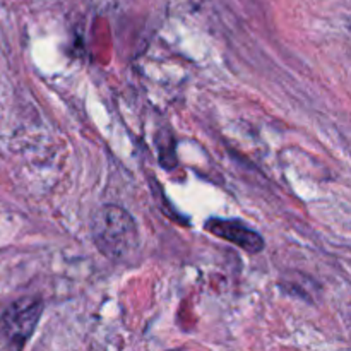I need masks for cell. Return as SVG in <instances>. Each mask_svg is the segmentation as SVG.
<instances>
[{
  "label": "cell",
  "instance_id": "cell-1",
  "mask_svg": "<svg viewBox=\"0 0 351 351\" xmlns=\"http://www.w3.org/2000/svg\"><path fill=\"white\" fill-rule=\"evenodd\" d=\"M91 237L96 249L113 261L130 256L139 242L134 218L115 204H106L95 213L91 219Z\"/></svg>",
  "mask_w": 351,
  "mask_h": 351
},
{
  "label": "cell",
  "instance_id": "cell-2",
  "mask_svg": "<svg viewBox=\"0 0 351 351\" xmlns=\"http://www.w3.org/2000/svg\"><path fill=\"white\" fill-rule=\"evenodd\" d=\"M43 314V302L38 297H23L14 302L0 319V335L12 348H23L33 336Z\"/></svg>",
  "mask_w": 351,
  "mask_h": 351
},
{
  "label": "cell",
  "instance_id": "cell-3",
  "mask_svg": "<svg viewBox=\"0 0 351 351\" xmlns=\"http://www.w3.org/2000/svg\"><path fill=\"white\" fill-rule=\"evenodd\" d=\"M204 228L206 232H209L211 235L223 240H228L230 243L240 247V249H243L249 254H259L263 252L264 247H266L263 237H261L256 230L250 228L249 225L240 221V219L211 218L206 221Z\"/></svg>",
  "mask_w": 351,
  "mask_h": 351
}]
</instances>
